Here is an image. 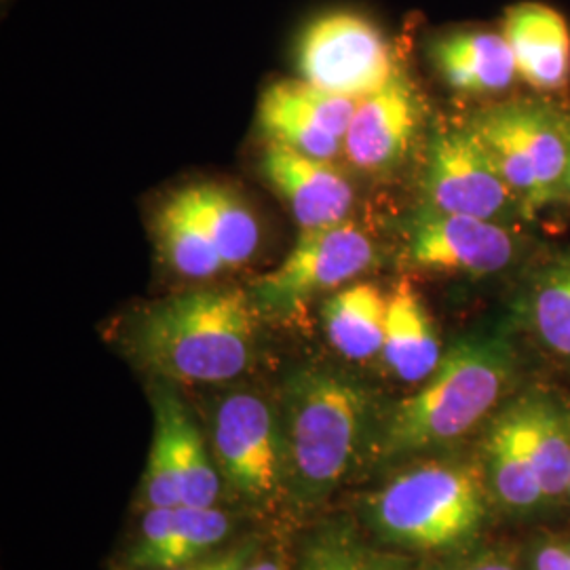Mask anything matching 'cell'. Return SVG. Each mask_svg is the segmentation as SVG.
<instances>
[{
    "label": "cell",
    "mask_w": 570,
    "mask_h": 570,
    "mask_svg": "<svg viewBox=\"0 0 570 570\" xmlns=\"http://www.w3.org/2000/svg\"><path fill=\"white\" fill-rule=\"evenodd\" d=\"M389 296L374 284H353L336 292L324 308L322 322L327 343L353 362L383 353Z\"/></svg>",
    "instance_id": "44dd1931"
},
{
    "label": "cell",
    "mask_w": 570,
    "mask_h": 570,
    "mask_svg": "<svg viewBox=\"0 0 570 570\" xmlns=\"http://www.w3.org/2000/svg\"><path fill=\"white\" fill-rule=\"evenodd\" d=\"M258 121L268 142L284 144L322 161L334 159L343 146L338 136L326 131L285 96L279 81L266 87L261 98Z\"/></svg>",
    "instance_id": "d4e9b609"
},
{
    "label": "cell",
    "mask_w": 570,
    "mask_h": 570,
    "mask_svg": "<svg viewBox=\"0 0 570 570\" xmlns=\"http://www.w3.org/2000/svg\"><path fill=\"white\" fill-rule=\"evenodd\" d=\"M374 263V245L351 223L303 228L284 263L252 287L256 308L292 317L306 303L360 277Z\"/></svg>",
    "instance_id": "9c48e42d"
},
{
    "label": "cell",
    "mask_w": 570,
    "mask_h": 570,
    "mask_svg": "<svg viewBox=\"0 0 570 570\" xmlns=\"http://www.w3.org/2000/svg\"><path fill=\"white\" fill-rule=\"evenodd\" d=\"M184 193L226 268L252 261L261 244V226L244 199L225 184H193Z\"/></svg>",
    "instance_id": "7402d4cb"
},
{
    "label": "cell",
    "mask_w": 570,
    "mask_h": 570,
    "mask_svg": "<svg viewBox=\"0 0 570 570\" xmlns=\"http://www.w3.org/2000/svg\"><path fill=\"white\" fill-rule=\"evenodd\" d=\"M537 473L546 508L567 503L570 482V406L543 389H530L508 402Z\"/></svg>",
    "instance_id": "2e32d148"
},
{
    "label": "cell",
    "mask_w": 570,
    "mask_h": 570,
    "mask_svg": "<svg viewBox=\"0 0 570 570\" xmlns=\"http://www.w3.org/2000/svg\"><path fill=\"white\" fill-rule=\"evenodd\" d=\"M406 553L383 550L367 541L348 518H332L306 537L298 570H414Z\"/></svg>",
    "instance_id": "603a6c76"
},
{
    "label": "cell",
    "mask_w": 570,
    "mask_h": 570,
    "mask_svg": "<svg viewBox=\"0 0 570 570\" xmlns=\"http://www.w3.org/2000/svg\"><path fill=\"white\" fill-rule=\"evenodd\" d=\"M256 311L252 296L237 287L188 289L144 311L131 348L165 381L228 383L254 362Z\"/></svg>",
    "instance_id": "277c9868"
},
{
    "label": "cell",
    "mask_w": 570,
    "mask_h": 570,
    "mask_svg": "<svg viewBox=\"0 0 570 570\" xmlns=\"http://www.w3.org/2000/svg\"><path fill=\"white\" fill-rule=\"evenodd\" d=\"M247 570H285V567L282 562H277V560H271V558H258V556H256V560L247 567Z\"/></svg>",
    "instance_id": "f546056e"
},
{
    "label": "cell",
    "mask_w": 570,
    "mask_h": 570,
    "mask_svg": "<svg viewBox=\"0 0 570 570\" xmlns=\"http://www.w3.org/2000/svg\"><path fill=\"white\" fill-rule=\"evenodd\" d=\"M230 532L233 518L218 505L146 508L125 553V569H183L218 551Z\"/></svg>",
    "instance_id": "7c38bea8"
},
{
    "label": "cell",
    "mask_w": 570,
    "mask_h": 570,
    "mask_svg": "<svg viewBox=\"0 0 570 570\" xmlns=\"http://www.w3.org/2000/svg\"><path fill=\"white\" fill-rule=\"evenodd\" d=\"M296 63L303 81L353 100L383 89L400 70L383 30L353 9L308 21L298 35Z\"/></svg>",
    "instance_id": "52a82bcc"
},
{
    "label": "cell",
    "mask_w": 570,
    "mask_h": 570,
    "mask_svg": "<svg viewBox=\"0 0 570 570\" xmlns=\"http://www.w3.org/2000/svg\"><path fill=\"white\" fill-rule=\"evenodd\" d=\"M567 503L570 505V482H569V497H567Z\"/></svg>",
    "instance_id": "1f68e13d"
},
{
    "label": "cell",
    "mask_w": 570,
    "mask_h": 570,
    "mask_svg": "<svg viewBox=\"0 0 570 570\" xmlns=\"http://www.w3.org/2000/svg\"><path fill=\"white\" fill-rule=\"evenodd\" d=\"M515 317L543 353L570 370V254L553 258L530 277Z\"/></svg>",
    "instance_id": "ffe728a7"
},
{
    "label": "cell",
    "mask_w": 570,
    "mask_h": 570,
    "mask_svg": "<svg viewBox=\"0 0 570 570\" xmlns=\"http://www.w3.org/2000/svg\"><path fill=\"white\" fill-rule=\"evenodd\" d=\"M425 195L428 207L446 214L497 223L513 212L522 216L515 195L469 125L440 131L429 144Z\"/></svg>",
    "instance_id": "30bf717a"
},
{
    "label": "cell",
    "mask_w": 570,
    "mask_h": 570,
    "mask_svg": "<svg viewBox=\"0 0 570 570\" xmlns=\"http://www.w3.org/2000/svg\"><path fill=\"white\" fill-rule=\"evenodd\" d=\"M258 556L256 541H244L223 551H214L202 560L176 570H247Z\"/></svg>",
    "instance_id": "f1b7e54d"
},
{
    "label": "cell",
    "mask_w": 570,
    "mask_h": 570,
    "mask_svg": "<svg viewBox=\"0 0 570 570\" xmlns=\"http://www.w3.org/2000/svg\"><path fill=\"white\" fill-rule=\"evenodd\" d=\"M570 121V115H569ZM564 199L570 202V146H569V167H567V180H564Z\"/></svg>",
    "instance_id": "4dcf8cb0"
},
{
    "label": "cell",
    "mask_w": 570,
    "mask_h": 570,
    "mask_svg": "<svg viewBox=\"0 0 570 570\" xmlns=\"http://www.w3.org/2000/svg\"><path fill=\"white\" fill-rule=\"evenodd\" d=\"M287 508L313 513L374 459L381 423L364 385L341 372L303 367L282 395Z\"/></svg>",
    "instance_id": "7a4b0ae2"
},
{
    "label": "cell",
    "mask_w": 570,
    "mask_h": 570,
    "mask_svg": "<svg viewBox=\"0 0 570 570\" xmlns=\"http://www.w3.org/2000/svg\"><path fill=\"white\" fill-rule=\"evenodd\" d=\"M381 355L393 376L410 385L425 383L444 357L428 306L410 284L395 285L389 296Z\"/></svg>",
    "instance_id": "d6986e66"
},
{
    "label": "cell",
    "mask_w": 570,
    "mask_h": 570,
    "mask_svg": "<svg viewBox=\"0 0 570 570\" xmlns=\"http://www.w3.org/2000/svg\"><path fill=\"white\" fill-rule=\"evenodd\" d=\"M155 230L165 263L183 277L209 279L225 271V261L212 244L184 188L161 205Z\"/></svg>",
    "instance_id": "cb8c5ba5"
},
{
    "label": "cell",
    "mask_w": 570,
    "mask_h": 570,
    "mask_svg": "<svg viewBox=\"0 0 570 570\" xmlns=\"http://www.w3.org/2000/svg\"><path fill=\"white\" fill-rule=\"evenodd\" d=\"M471 131L515 195L522 216L564 199L570 121L541 100H510L475 115Z\"/></svg>",
    "instance_id": "5b68a950"
},
{
    "label": "cell",
    "mask_w": 570,
    "mask_h": 570,
    "mask_svg": "<svg viewBox=\"0 0 570 570\" xmlns=\"http://www.w3.org/2000/svg\"><path fill=\"white\" fill-rule=\"evenodd\" d=\"M155 433L144 469L146 508H216L223 475L190 410L169 387L153 393Z\"/></svg>",
    "instance_id": "ba28073f"
},
{
    "label": "cell",
    "mask_w": 570,
    "mask_h": 570,
    "mask_svg": "<svg viewBox=\"0 0 570 570\" xmlns=\"http://www.w3.org/2000/svg\"><path fill=\"white\" fill-rule=\"evenodd\" d=\"M515 379L518 351L505 330L459 338L428 381L389 410L374 463H407L454 446L494 416Z\"/></svg>",
    "instance_id": "6da1fadb"
},
{
    "label": "cell",
    "mask_w": 570,
    "mask_h": 570,
    "mask_svg": "<svg viewBox=\"0 0 570 570\" xmlns=\"http://www.w3.org/2000/svg\"><path fill=\"white\" fill-rule=\"evenodd\" d=\"M518 77L537 91H560L570 82V28L560 11L543 2H518L503 16Z\"/></svg>",
    "instance_id": "9a60e30c"
},
{
    "label": "cell",
    "mask_w": 570,
    "mask_h": 570,
    "mask_svg": "<svg viewBox=\"0 0 570 570\" xmlns=\"http://www.w3.org/2000/svg\"><path fill=\"white\" fill-rule=\"evenodd\" d=\"M279 85H282L285 96L292 102L296 104L301 110H305L306 115L313 121L320 122L326 131L338 136L345 144L346 131H348V125L353 121V115L357 110L360 100L320 89V87L303 81V79L279 81Z\"/></svg>",
    "instance_id": "484cf974"
},
{
    "label": "cell",
    "mask_w": 570,
    "mask_h": 570,
    "mask_svg": "<svg viewBox=\"0 0 570 570\" xmlns=\"http://www.w3.org/2000/svg\"><path fill=\"white\" fill-rule=\"evenodd\" d=\"M480 461L497 508L511 515L548 510L510 404L499 407L490 419Z\"/></svg>",
    "instance_id": "ac0fdd59"
},
{
    "label": "cell",
    "mask_w": 570,
    "mask_h": 570,
    "mask_svg": "<svg viewBox=\"0 0 570 570\" xmlns=\"http://www.w3.org/2000/svg\"><path fill=\"white\" fill-rule=\"evenodd\" d=\"M520 239L508 226L423 207L407 233V263L433 273L487 277L510 268Z\"/></svg>",
    "instance_id": "8fae6325"
},
{
    "label": "cell",
    "mask_w": 570,
    "mask_h": 570,
    "mask_svg": "<svg viewBox=\"0 0 570 570\" xmlns=\"http://www.w3.org/2000/svg\"><path fill=\"white\" fill-rule=\"evenodd\" d=\"M527 570H570V537L548 534L532 541L524 553Z\"/></svg>",
    "instance_id": "83f0119b"
},
{
    "label": "cell",
    "mask_w": 570,
    "mask_h": 570,
    "mask_svg": "<svg viewBox=\"0 0 570 570\" xmlns=\"http://www.w3.org/2000/svg\"><path fill=\"white\" fill-rule=\"evenodd\" d=\"M261 161L266 183L284 197L301 228L345 223L353 188L338 169L277 142H268Z\"/></svg>",
    "instance_id": "5bb4252c"
},
{
    "label": "cell",
    "mask_w": 570,
    "mask_h": 570,
    "mask_svg": "<svg viewBox=\"0 0 570 570\" xmlns=\"http://www.w3.org/2000/svg\"><path fill=\"white\" fill-rule=\"evenodd\" d=\"M209 446L228 489L247 508L275 511L287 503L282 407L256 391H233L214 410Z\"/></svg>",
    "instance_id": "8992f818"
},
{
    "label": "cell",
    "mask_w": 570,
    "mask_h": 570,
    "mask_svg": "<svg viewBox=\"0 0 570 570\" xmlns=\"http://www.w3.org/2000/svg\"><path fill=\"white\" fill-rule=\"evenodd\" d=\"M421 110L402 70L357 104L345 136L346 157L366 171H381L404 159L419 129Z\"/></svg>",
    "instance_id": "4fadbf2b"
},
{
    "label": "cell",
    "mask_w": 570,
    "mask_h": 570,
    "mask_svg": "<svg viewBox=\"0 0 570 570\" xmlns=\"http://www.w3.org/2000/svg\"><path fill=\"white\" fill-rule=\"evenodd\" d=\"M492 505L480 454H428L372 490L362 515L387 548L438 558L482 543Z\"/></svg>",
    "instance_id": "3957f363"
},
{
    "label": "cell",
    "mask_w": 570,
    "mask_h": 570,
    "mask_svg": "<svg viewBox=\"0 0 570 570\" xmlns=\"http://www.w3.org/2000/svg\"><path fill=\"white\" fill-rule=\"evenodd\" d=\"M414 570H527L515 550L501 543H478L469 550L450 556L425 558L416 562Z\"/></svg>",
    "instance_id": "4316f807"
},
{
    "label": "cell",
    "mask_w": 570,
    "mask_h": 570,
    "mask_svg": "<svg viewBox=\"0 0 570 570\" xmlns=\"http://www.w3.org/2000/svg\"><path fill=\"white\" fill-rule=\"evenodd\" d=\"M428 51L438 75L461 94H499L520 79L503 32L456 28L433 37Z\"/></svg>",
    "instance_id": "e0dca14e"
}]
</instances>
